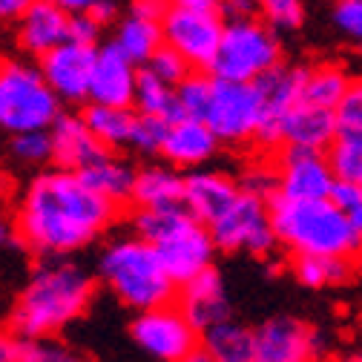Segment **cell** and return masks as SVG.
Instances as JSON below:
<instances>
[{
  "mask_svg": "<svg viewBox=\"0 0 362 362\" xmlns=\"http://www.w3.org/2000/svg\"><path fill=\"white\" fill-rule=\"evenodd\" d=\"M118 204L89 187L75 170H47L26 187L15 230L37 256H66L95 242L115 221Z\"/></svg>",
  "mask_w": 362,
  "mask_h": 362,
  "instance_id": "cell-1",
  "label": "cell"
},
{
  "mask_svg": "<svg viewBox=\"0 0 362 362\" xmlns=\"http://www.w3.org/2000/svg\"><path fill=\"white\" fill-rule=\"evenodd\" d=\"M93 279L83 267L52 256L43 262L12 310V325L26 339H49L78 316L93 302Z\"/></svg>",
  "mask_w": 362,
  "mask_h": 362,
  "instance_id": "cell-2",
  "label": "cell"
},
{
  "mask_svg": "<svg viewBox=\"0 0 362 362\" xmlns=\"http://www.w3.org/2000/svg\"><path fill=\"white\" fill-rule=\"evenodd\" d=\"M274 230L291 256H362V242L351 213L331 199H270Z\"/></svg>",
  "mask_w": 362,
  "mask_h": 362,
  "instance_id": "cell-3",
  "label": "cell"
},
{
  "mask_svg": "<svg viewBox=\"0 0 362 362\" xmlns=\"http://www.w3.org/2000/svg\"><path fill=\"white\" fill-rule=\"evenodd\" d=\"M135 233L153 242L167 274L181 288L213 267L216 239L204 221H199L185 204L175 207H139L132 218Z\"/></svg>",
  "mask_w": 362,
  "mask_h": 362,
  "instance_id": "cell-4",
  "label": "cell"
},
{
  "mask_svg": "<svg viewBox=\"0 0 362 362\" xmlns=\"http://www.w3.org/2000/svg\"><path fill=\"white\" fill-rule=\"evenodd\" d=\"M98 274L104 285L132 310H147L167 305L175 293V279L167 274V267L153 242L135 236L115 239L104 253Z\"/></svg>",
  "mask_w": 362,
  "mask_h": 362,
  "instance_id": "cell-5",
  "label": "cell"
},
{
  "mask_svg": "<svg viewBox=\"0 0 362 362\" xmlns=\"http://www.w3.org/2000/svg\"><path fill=\"white\" fill-rule=\"evenodd\" d=\"M61 98L49 86L40 64L0 61V129L29 132L52 129L61 115Z\"/></svg>",
  "mask_w": 362,
  "mask_h": 362,
  "instance_id": "cell-6",
  "label": "cell"
},
{
  "mask_svg": "<svg viewBox=\"0 0 362 362\" xmlns=\"http://www.w3.org/2000/svg\"><path fill=\"white\" fill-rule=\"evenodd\" d=\"M282 40L279 32L262 15L228 18L221 35L218 55L210 66L216 78L228 81H259L267 69L282 64Z\"/></svg>",
  "mask_w": 362,
  "mask_h": 362,
  "instance_id": "cell-7",
  "label": "cell"
},
{
  "mask_svg": "<svg viewBox=\"0 0 362 362\" xmlns=\"http://www.w3.org/2000/svg\"><path fill=\"white\" fill-rule=\"evenodd\" d=\"M221 144H256L262 121V93L256 81H228L213 75L210 107L202 118Z\"/></svg>",
  "mask_w": 362,
  "mask_h": 362,
  "instance_id": "cell-8",
  "label": "cell"
},
{
  "mask_svg": "<svg viewBox=\"0 0 362 362\" xmlns=\"http://www.w3.org/2000/svg\"><path fill=\"white\" fill-rule=\"evenodd\" d=\"M210 233L216 239V247L228 253L247 250V253L264 256L279 245L274 230V216H270V202L245 190L210 224Z\"/></svg>",
  "mask_w": 362,
  "mask_h": 362,
  "instance_id": "cell-9",
  "label": "cell"
},
{
  "mask_svg": "<svg viewBox=\"0 0 362 362\" xmlns=\"http://www.w3.org/2000/svg\"><path fill=\"white\" fill-rule=\"evenodd\" d=\"M132 339L141 351H147L158 362H181L193 351H199L202 331L187 320V313L181 308L158 305L139 310L132 320Z\"/></svg>",
  "mask_w": 362,
  "mask_h": 362,
  "instance_id": "cell-10",
  "label": "cell"
},
{
  "mask_svg": "<svg viewBox=\"0 0 362 362\" xmlns=\"http://www.w3.org/2000/svg\"><path fill=\"white\" fill-rule=\"evenodd\" d=\"M308 66L305 64H279L274 69H267L256 86L262 93V121L256 132V144L262 150H282V124L285 115L302 101Z\"/></svg>",
  "mask_w": 362,
  "mask_h": 362,
  "instance_id": "cell-11",
  "label": "cell"
},
{
  "mask_svg": "<svg viewBox=\"0 0 362 362\" xmlns=\"http://www.w3.org/2000/svg\"><path fill=\"white\" fill-rule=\"evenodd\" d=\"M224 15H207V12H193L185 6H170V12L161 21L164 29V43L178 49L190 61L193 69H207L213 66L221 35H224Z\"/></svg>",
  "mask_w": 362,
  "mask_h": 362,
  "instance_id": "cell-12",
  "label": "cell"
},
{
  "mask_svg": "<svg viewBox=\"0 0 362 362\" xmlns=\"http://www.w3.org/2000/svg\"><path fill=\"white\" fill-rule=\"evenodd\" d=\"M276 167H279V196L285 199H328L337 181L325 150L282 147Z\"/></svg>",
  "mask_w": 362,
  "mask_h": 362,
  "instance_id": "cell-13",
  "label": "cell"
},
{
  "mask_svg": "<svg viewBox=\"0 0 362 362\" xmlns=\"http://www.w3.org/2000/svg\"><path fill=\"white\" fill-rule=\"evenodd\" d=\"M95 58H98V47L64 40L61 47L49 49L40 58V72L47 75L49 86L58 93L61 101L81 104V101H89Z\"/></svg>",
  "mask_w": 362,
  "mask_h": 362,
  "instance_id": "cell-14",
  "label": "cell"
},
{
  "mask_svg": "<svg viewBox=\"0 0 362 362\" xmlns=\"http://www.w3.org/2000/svg\"><path fill=\"white\" fill-rule=\"evenodd\" d=\"M322 337L293 316H276L256 328V362H313Z\"/></svg>",
  "mask_w": 362,
  "mask_h": 362,
  "instance_id": "cell-15",
  "label": "cell"
},
{
  "mask_svg": "<svg viewBox=\"0 0 362 362\" xmlns=\"http://www.w3.org/2000/svg\"><path fill=\"white\" fill-rule=\"evenodd\" d=\"M139 64H132L115 43H101L93 86H89V101L110 104V107H132L135 104V83H139Z\"/></svg>",
  "mask_w": 362,
  "mask_h": 362,
  "instance_id": "cell-16",
  "label": "cell"
},
{
  "mask_svg": "<svg viewBox=\"0 0 362 362\" xmlns=\"http://www.w3.org/2000/svg\"><path fill=\"white\" fill-rule=\"evenodd\" d=\"M239 193H242L239 181L218 170L196 167L185 175V207L199 221H204L207 228L239 199Z\"/></svg>",
  "mask_w": 362,
  "mask_h": 362,
  "instance_id": "cell-17",
  "label": "cell"
},
{
  "mask_svg": "<svg viewBox=\"0 0 362 362\" xmlns=\"http://www.w3.org/2000/svg\"><path fill=\"white\" fill-rule=\"evenodd\" d=\"M69 12L55 0H35L29 12L18 21V47L26 55L43 58L49 49L69 40Z\"/></svg>",
  "mask_w": 362,
  "mask_h": 362,
  "instance_id": "cell-18",
  "label": "cell"
},
{
  "mask_svg": "<svg viewBox=\"0 0 362 362\" xmlns=\"http://www.w3.org/2000/svg\"><path fill=\"white\" fill-rule=\"evenodd\" d=\"M49 132H52V147H55L52 161H55L58 167H64V170L83 173L86 167H93L95 161H101V158L110 153V150L95 139V132L86 127L83 115L61 112Z\"/></svg>",
  "mask_w": 362,
  "mask_h": 362,
  "instance_id": "cell-19",
  "label": "cell"
},
{
  "mask_svg": "<svg viewBox=\"0 0 362 362\" xmlns=\"http://www.w3.org/2000/svg\"><path fill=\"white\" fill-rule=\"evenodd\" d=\"M178 308L187 313V320L199 328L207 331L224 320H230V299L228 291H224L221 276L213 267H207L204 274H199L196 279L181 285L178 293Z\"/></svg>",
  "mask_w": 362,
  "mask_h": 362,
  "instance_id": "cell-20",
  "label": "cell"
},
{
  "mask_svg": "<svg viewBox=\"0 0 362 362\" xmlns=\"http://www.w3.org/2000/svg\"><path fill=\"white\" fill-rule=\"evenodd\" d=\"M221 147V141L216 139V132L202 121V118H178V121H170V129H167V139H164V147H161V156L164 161H170L173 167H187V170H196L202 164H207L216 150Z\"/></svg>",
  "mask_w": 362,
  "mask_h": 362,
  "instance_id": "cell-21",
  "label": "cell"
},
{
  "mask_svg": "<svg viewBox=\"0 0 362 362\" xmlns=\"http://www.w3.org/2000/svg\"><path fill=\"white\" fill-rule=\"evenodd\" d=\"M339 132V115L337 110L316 107L308 101H299L282 124V147H308V150H328Z\"/></svg>",
  "mask_w": 362,
  "mask_h": 362,
  "instance_id": "cell-22",
  "label": "cell"
},
{
  "mask_svg": "<svg viewBox=\"0 0 362 362\" xmlns=\"http://www.w3.org/2000/svg\"><path fill=\"white\" fill-rule=\"evenodd\" d=\"M135 207H175L185 204V175H181L170 161L147 164L135 170L132 199Z\"/></svg>",
  "mask_w": 362,
  "mask_h": 362,
  "instance_id": "cell-23",
  "label": "cell"
},
{
  "mask_svg": "<svg viewBox=\"0 0 362 362\" xmlns=\"http://www.w3.org/2000/svg\"><path fill=\"white\" fill-rule=\"evenodd\" d=\"M202 348L213 362H256V331L224 320L202 331Z\"/></svg>",
  "mask_w": 362,
  "mask_h": 362,
  "instance_id": "cell-24",
  "label": "cell"
},
{
  "mask_svg": "<svg viewBox=\"0 0 362 362\" xmlns=\"http://www.w3.org/2000/svg\"><path fill=\"white\" fill-rule=\"evenodd\" d=\"M115 47L139 66H147L150 58L164 47V29L161 21H147V18H135L127 15L118 21L115 35H112Z\"/></svg>",
  "mask_w": 362,
  "mask_h": 362,
  "instance_id": "cell-25",
  "label": "cell"
},
{
  "mask_svg": "<svg viewBox=\"0 0 362 362\" xmlns=\"http://www.w3.org/2000/svg\"><path fill=\"white\" fill-rule=\"evenodd\" d=\"M83 121L107 150H121V147H132L139 112H132V107H110L89 101V107L83 110Z\"/></svg>",
  "mask_w": 362,
  "mask_h": 362,
  "instance_id": "cell-26",
  "label": "cell"
},
{
  "mask_svg": "<svg viewBox=\"0 0 362 362\" xmlns=\"http://www.w3.org/2000/svg\"><path fill=\"white\" fill-rule=\"evenodd\" d=\"M354 75L339 66V64H316L308 66V78H305V89H302V101L316 104V107H328L337 110L348 93Z\"/></svg>",
  "mask_w": 362,
  "mask_h": 362,
  "instance_id": "cell-27",
  "label": "cell"
},
{
  "mask_svg": "<svg viewBox=\"0 0 362 362\" xmlns=\"http://www.w3.org/2000/svg\"><path fill=\"white\" fill-rule=\"evenodd\" d=\"M139 112L144 115H164L167 121H178L185 118V110L178 107L175 98V86L167 83L164 78H158L150 66L139 69V83H135V104Z\"/></svg>",
  "mask_w": 362,
  "mask_h": 362,
  "instance_id": "cell-28",
  "label": "cell"
},
{
  "mask_svg": "<svg viewBox=\"0 0 362 362\" xmlns=\"http://www.w3.org/2000/svg\"><path fill=\"white\" fill-rule=\"evenodd\" d=\"M83 181L89 187H95L101 196H107L110 202L121 204V202H129L132 199V185H135V170L115 158V156H104L101 161H95L93 167H86L83 173Z\"/></svg>",
  "mask_w": 362,
  "mask_h": 362,
  "instance_id": "cell-29",
  "label": "cell"
},
{
  "mask_svg": "<svg viewBox=\"0 0 362 362\" xmlns=\"http://www.w3.org/2000/svg\"><path fill=\"white\" fill-rule=\"evenodd\" d=\"M351 259L348 256H322V253H310V256H293V276L305 288H331L339 285L351 276Z\"/></svg>",
  "mask_w": 362,
  "mask_h": 362,
  "instance_id": "cell-30",
  "label": "cell"
},
{
  "mask_svg": "<svg viewBox=\"0 0 362 362\" xmlns=\"http://www.w3.org/2000/svg\"><path fill=\"white\" fill-rule=\"evenodd\" d=\"M337 178L362 185V127L339 124L334 144L325 150Z\"/></svg>",
  "mask_w": 362,
  "mask_h": 362,
  "instance_id": "cell-31",
  "label": "cell"
},
{
  "mask_svg": "<svg viewBox=\"0 0 362 362\" xmlns=\"http://www.w3.org/2000/svg\"><path fill=\"white\" fill-rule=\"evenodd\" d=\"M210 93H213V72H207V69H193L175 86L178 107L190 118H204V112L210 107Z\"/></svg>",
  "mask_w": 362,
  "mask_h": 362,
  "instance_id": "cell-32",
  "label": "cell"
},
{
  "mask_svg": "<svg viewBox=\"0 0 362 362\" xmlns=\"http://www.w3.org/2000/svg\"><path fill=\"white\" fill-rule=\"evenodd\" d=\"M12 156L23 164H47L55 156L49 129H29L12 135Z\"/></svg>",
  "mask_w": 362,
  "mask_h": 362,
  "instance_id": "cell-33",
  "label": "cell"
},
{
  "mask_svg": "<svg viewBox=\"0 0 362 362\" xmlns=\"http://www.w3.org/2000/svg\"><path fill=\"white\" fill-rule=\"evenodd\" d=\"M259 15L276 32H293L305 23V0H259Z\"/></svg>",
  "mask_w": 362,
  "mask_h": 362,
  "instance_id": "cell-34",
  "label": "cell"
},
{
  "mask_svg": "<svg viewBox=\"0 0 362 362\" xmlns=\"http://www.w3.org/2000/svg\"><path fill=\"white\" fill-rule=\"evenodd\" d=\"M239 187L245 193H253L259 199H274L279 196V167L276 164H267V161H256L250 164L242 175H239Z\"/></svg>",
  "mask_w": 362,
  "mask_h": 362,
  "instance_id": "cell-35",
  "label": "cell"
},
{
  "mask_svg": "<svg viewBox=\"0 0 362 362\" xmlns=\"http://www.w3.org/2000/svg\"><path fill=\"white\" fill-rule=\"evenodd\" d=\"M170 121L164 115H144L139 112V121H135V132H132V147L141 153H161L164 139H167Z\"/></svg>",
  "mask_w": 362,
  "mask_h": 362,
  "instance_id": "cell-36",
  "label": "cell"
},
{
  "mask_svg": "<svg viewBox=\"0 0 362 362\" xmlns=\"http://www.w3.org/2000/svg\"><path fill=\"white\" fill-rule=\"evenodd\" d=\"M158 78H164L167 83H173V86H178L181 81H185L190 72H193V66H190V61L181 55L178 49H173L170 43H164V47L150 58V64H147Z\"/></svg>",
  "mask_w": 362,
  "mask_h": 362,
  "instance_id": "cell-37",
  "label": "cell"
},
{
  "mask_svg": "<svg viewBox=\"0 0 362 362\" xmlns=\"http://www.w3.org/2000/svg\"><path fill=\"white\" fill-rule=\"evenodd\" d=\"M23 362H89L83 354L75 348H66L61 342H47V339H32L26 359Z\"/></svg>",
  "mask_w": 362,
  "mask_h": 362,
  "instance_id": "cell-38",
  "label": "cell"
},
{
  "mask_svg": "<svg viewBox=\"0 0 362 362\" xmlns=\"http://www.w3.org/2000/svg\"><path fill=\"white\" fill-rule=\"evenodd\" d=\"M334 23L345 37L362 43V0H337Z\"/></svg>",
  "mask_w": 362,
  "mask_h": 362,
  "instance_id": "cell-39",
  "label": "cell"
},
{
  "mask_svg": "<svg viewBox=\"0 0 362 362\" xmlns=\"http://www.w3.org/2000/svg\"><path fill=\"white\" fill-rule=\"evenodd\" d=\"M101 23L89 15V12H75L69 18V40L75 43H89V47H101Z\"/></svg>",
  "mask_w": 362,
  "mask_h": 362,
  "instance_id": "cell-40",
  "label": "cell"
},
{
  "mask_svg": "<svg viewBox=\"0 0 362 362\" xmlns=\"http://www.w3.org/2000/svg\"><path fill=\"white\" fill-rule=\"evenodd\" d=\"M337 115H339V124L362 127V78H354L351 81L342 104L337 107Z\"/></svg>",
  "mask_w": 362,
  "mask_h": 362,
  "instance_id": "cell-41",
  "label": "cell"
},
{
  "mask_svg": "<svg viewBox=\"0 0 362 362\" xmlns=\"http://www.w3.org/2000/svg\"><path fill=\"white\" fill-rule=\"evenodd\" d=\"M331 202H337L342 210L354 213L359 204H362V185H356V181H345V178H337L334 187H331Z\"/></svg>",
  "mask_w": 362,
  "mask_h": 362,
  "instance_id": "cell-42",
  "label": "cell"
},
{
  "mask_svg": "<svg viewBox=\"0 0 362 362\" xmlns=\"http://www.w3.org/2000/svg\"><path fill=\"white\" fill-rule=\"evenodd\" d=\"M29 342L32 339L21 337L18 331L15 334L0 331V362H23L26 359V351H29Z\"/></svg>",
  "mask_w": 362,
  "mask_h": 362,
  "instance_id": "cell-43",
  "label": "cell"
},
{
  "mask_svg": "<svg viewBox=\"0 0 362 362\" xmlns=\"http://www.w3.org/2000/svg\"><path fill=\"white\" fill-rule=\"evenodd\" d=\"M170 6L173 0H129V15L147 18V21H164Z\"/></svg>",
  "mask_w": 362,
  "mask_h": 362,
  "instance_id": "cell-44",
  "label": "cell"
},
{
  "mask_svg": "<svg viewBox=\"0 0 362 362\" xmlns=\"http://www.w3.org/2000/svg\"><path fill=\"white\" fill-rule=\"evenodd\" d=\"M35 0H0V23H18Z\"/></svg>",
  "mask_w": 362,
  "mask_h": 362,
  "instance_id": "cell-45",
  "label": "cell"
},
{
  "mask_svg": "<svg viewBox=\"0 0 362 362\" xmlns=\"http://www.w3.org/2000/svg\"><path fill=\"white\" fill-rule=\"evenodd\" d=\"M86 12L93 15L101 26H112L118 21V4H115V0H95V4L89 6Z\"/></svg>",
  "mask_w": 362,
  "mask_h": 362,
  "instance_id": "cell-46",
  "label": "cell"
},
{
  "mask_svg": "<svg viewBox=\"0 0 362 362\" xmlns=\"http://www.w3.org/2000/svg\"><path fill=\"white\" fill-rule=\"evenodd\" d=\"M259 15V0H224V18Z\"/></svg>",
  "mask_w": 362,
  "mask_h": 362,
  "instance_id": "cell-47",
  "label": "cell"
},
{
  "mask_svg": "<svg viewBox=\"0 0 362 362\" xmlns=\"http://www.w3.org/2000/svg\"><path fill=\"white\" fill-rule=\"evenodd\" d=\"M175 6H185L193 12H207V15H224V0H173Z\"/></svg>",
  "mask_w": 362,
  "mask_h": 362,
  "instance_id": "cell-48",
  "label": "cell"
},
{
  "mask_svg": "<svg viewBox=\"0 0 362 362\" xmlns=\"http://www.w3.org/2000/svg\"><path fill=\"white\" fill-rule=\"evenodd\" d=\"M55 4H58L61 9H66L69 15H75V12H86L89 6L95 4V0H55Z\"/></svg>",
  "mask_w": 362,
  "mask_h": 362,
  "instance_id": "cell-49",
  "label": "cell"
},
{
  "mask_svg": "<svg viewBox=\"0 0 362 362\" xmlns=\"http://www.w3.org/2000/svg\"><path fill=\"white\" fill-rule=\"evenodd\" d=\"M12 230H15V224H9L4 216H0V245H9L12 242Z\"/></svg>",
  "mask_w": 362,
  "mask_h": 362,
  "instance_id": "cell-50",
  "label": "cell"
},
{
  "mask_svg": "<svg viewBox=\"0 0 362 362\" xmlns=\"http://www.w3.org/2000/svg\"><path fill=\"white\" fill-rule=\"evenodd\" d=\"M181 362H213V359H210V354L204 348H199V351H193L187 359H181Z\"/></svg>",
  "mask_w": 362,
  "mask_h": 362,
  "instance_id": "cell-51",
  "label": "cell"
},
{
  "mask_svg": "<svg viewBox=\"0 0 362 362\" xmlns=\"http://www.w3.org/2000/svg\"><path fill=\"white\" fill-rule=\"evenodd\" d=\"M351 221H354V228H356V233H359V242H362V204L351 213Z\"/></svg>",
  "mask_w": 362,
  "mask_h": 362,
  "instance_id": "cell-52",
  "label": "cell"
},
{
  "mask_svg": "<svg viewBox=\"0 0 362 362\" xmlns=\"http://www.w3.org/2000/svg\"><path fill=\"white\" fill-rule=\"evenodd\" d=\"M351 362H362V351H359V354H356V356H354Z\"/></svg>",
  "mask_w": 362,
  "mask_h": 362,
  "instance_id": "cell-53",
  "label": "cell"
}]
</instances>
